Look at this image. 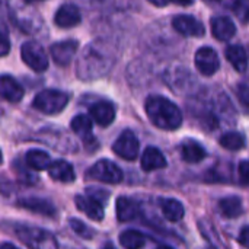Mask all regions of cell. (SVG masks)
Segmentation results:
<instances>
[{
  "label": "cell",
  "mask_w": 249,
  "mask_h": 249,
  "mask_svg": "<svg viewBox=\"0 0 249 249\" xmlns=\"http://www.w3.org/2000/svg\"><path fill=\"white\" fill-rule=\"evenodd\" d=\"M204 1H207V3H214V1H225V0H204Z\"/></svg>",
  "instance_id": "39"
},
{
  "label": "cell",
  "mask_w": 249,
  "mask_h": 249,
  "mask_svg": "<svg viewBox=\"0 0 249 249\" xmlns=\"http://www.w3.org/2000/svg\"><path fill=\"white\" fill-rule=\"evenodd\" d=\"M139 149H140V143L131 130L123 131L112 146L114 153L124 160H134L139 156Z\"/></svg>",
  "instance_id": "7"
},
{
  "label": "cell",
  "mask_w": 249,
  "mask_h": 249,
  "mask_svg": "<svg viewBox=\"0 0 249 249\" xmlns=\"http://www.w3.org/2000/svg\"><path fill=\"white\" fill-rule=\"evenodd\" d=\"M219 210L222 212V214L228 219H236L244 213V207H242V201L238 197H226L223 200H220L219 203Z\"/></svg>",
  "instance_id": "24"
},
{
  "label": "cell",
  "mask_w": 249,
  "mask_h": 249,
  "mask_svg": "<svg viewBox=\"0 0 249 249\" xmlns=\"http://www.w3.org/2000/svg\"><path fill=\"white\" fill-rule=\"evenodd\" d=\"M0 249H19V248H16L15 245H12V244H7V242H6V244H3V245L0 247Z\"/></svg>",
  "instance_id": "37"
},
{
  "label": "cell",
  "mask_w": 249,
  "mask_h": 249,
  "mask_svg": "<svg viewBox=\"0 0 249 249\" xmlns=\"http://www.w3.org/2000/svg\"><path fill=\"white\" fill-rule=\"evenodd\" d=\"M71 130L80 136L82 139H90L92 137V120L86 115H76L71 120Z\"/></svg>",
  "instance_id": "26"
},
{
  "label": "cell",
  "mask_w": 249,
  "mask_h": 249,
  "mask_svg": "<svg viewBox=\"0 0 249 249\" xmlns=\"http://www.w3.org/2000/svg\"><path fill=\"white\" fill-rule=\"evenodd\" d=\"M0 90H1V96L9 102H19L23 98L22 86L7 74H3L0 79Z\"/></svg>",
  "instance_id": "16"
},
{
  "label": "cell",
  "mask_w": 249,
  "mask_h": 249,
  "mask_svg": "<svg viewBox=\"0 0 249 249\" xmlns=\"http://www.w3.org/2000/svg\"><path fill=\"white\" fill-rule=\"evenodd\" d=\"M25 160H26V165L35 171H45L50 168V165L53 163L48 153L44 152V150H29L25 156Z\"/></svg>",
  "instance_id": "23"
},
{
  "label": "cell",
  "mask_w": 249,
  "mask_h": 249,
  "mask_svg": "<svg viewBox=\"0 0 249 249\" xmlns=\"http://www.w3.org/2000/svg\"><path fill=\"white\" fill-rule=\"evenodd\" d=\"M147 1H150L152 4H155V6H158V7H163V6H166L171 0H147Z\"/></svg>",
  "instance_id": "35"
},
{
  "label": "cell",
  "mask_w": 249,
  "mask_h": 249,
  "mask_svg": "<svg viewBox=\"0 0 249 249\" xmlns=\"http://www.w3.org/2000/svg\"><path fill=\"white\" fill-rule=\"evenodd\" d=\"M220 144L228 149V150H232V152H236V150H241L245 147V137L238 133V131H229V133H225L222 137H220Z\"/></svg>",
  "instance_id": "27"
},
{
  "label": "cell",
  "mask_w": 249,
  "mask_h": 249,
  "mask_svg": "<svg viewBox=\"0 0 249 249\" xmlns=\"http://www.w3.org/2000/svg\"><path fill=\"white\" fill-rule=\"evenodd\" d=\"M165 166H166V159H165L163 153L159 149L150 146L143 152V155H142V168L146 172L162 169Z\"/></svg>",
  "instance_id": "17"
},
{
  "label": "cell",
  "mask_w": 249,
  "mask_h": 249,
  "mask_svg": "<svg viewBox=\"0 0 249 249\" xmlns=\"http://www.w3.org/2000/svg\"><path fill=\"white\" fill-rule=\"evenodd\" d=\"M160 209H162L163 216L169 222H179L184 219L185 209H184L182 203L175 200V198H162L160 200Z\"/></svg>",
  "instance_id": "20"
},
{
  "label": "cell",
  "mask_w": 249,
  "mask_h": 249,
  "mask_svg": "<svg viewBox=\"0 0 249 249\" xmlns=\"http://www.w3.org/2000/svg\"><path fill=\"white\" fill-rule=\"evenodd\" d=\"M196 66L198 71L204 76L214 74L220 67V60L217 53L210 47H203L196 53Z\"/></svg>",
  "instance_id": "8"
},
{
  "label": "cell",
  "mask_w": 249,
  "mask_h": 249,
  "mask_svg": "<svg viewBox=\"0 0 249 249\" xmlns=\"http://www.w3.org/2000/svg\"><path fill=\"white\" fill-rule=\"evenodd\" d=\"M48 174L54 181L64 182V184L73 182L76 178L73 166L66 160H54L48 168Z\"/></svg>",
  "instance_id": "15"
},
{
  "label": "cell",
  "mask_w": 249,
  "mask_h": 249,
  "mask_svg": "<svg viewBox=\"0 0 249 249\" xmlns=\"http://www.w3.org/2000/svg\"><path fill=\"white\" fill-rule=\"evenodd\" d=\"M20 207L38 213V214H44V216H54L55 214V209L54 206L47 201V200H41V198H25L19 201Z\"/></svg>",
  "instance_id": "22"
},
{
  "label": "cell",
  "mask_w": 249,
  "mask_h": 249,
  "mask_svg": "<svg viewBox=\"0 0 249 249\" xmlns=\"http://www.w3.org/2000/svg\"><path fill=\"white\" fill-rule=\"evenodd\" d=\"M238 98L244 108H247L249 112V85H241L238 89Z\"/></svg>",
  "instance_id": "31"
},
{
  "label": "cell",
  "mask_w": 249,
  "mask_h": 249,
  "mask_svg": "<svg viewBox=\"0 0 249 249\" xmlns=\"http://www.w3.org/2000/svg\"><path fill=\"white\" fill-rule=\"evenodd\" d=\"M239 178L244 184H249V160H242L239 163Z\"/></svg>",
  "instance_id": "32"
},
{
  "label": "cell",
  "mask_w": 249,
  "mask_h": 249,
  "mask_svg": "<svg viewBox=\"0 0 249 249\" xmlns=\"http://www.w3.org/2000/svg\"><path fill=\"white\" fill-rule=\"evenodd\" d=\"M20 55L23 63L34 71H45L48 69V57L41 44L35 41H28L20 48Z\"/></svg>",
  "instance_id": "5"
},
{
  "label": "cell",
  "mask_w": 249,
  "mask_h": 249,
  "mask_svg": "<svg viewBox=\"0 0 249 249\" xmlns=\"http://www.w3.org/2000/svg\"><path fill=\"white\" fill-rule=\"evenodd\" d=\"M172 26L177 32L185 36H203L206 34L204 25L190 15H179L174 18Z\"/></svg>",
  "instance_id": "9"
},
{
  "label": "cell",
  "mask_w": 249,
  "mask_h": 249,
  "mask_svg": "<svg viewBox=\"0 0 249 249\" xmlns=\"http://www.w3.org/2000/svg\"><path fill=\"white\" fill-rule=\"evenodd\" d=\"M115 213H117V219L120 222H130L137 216L139 207H137L136 201H133L131 198L120 197L115 203Z\"/></svg>",
  "instance_id": "19"
},
{
  "label": "cell",
  "mask_w": 249,
  "mask_h": 249,
  "mask_svg": "<svg viewBox=\"0 0 249 249\" xmlns=\"http://www.w3.org/2000/svg\"><path fill=\"white\" fill-rule=\"evenodd\" d=\"M88 177L105 184H118L123 181V171L114 162L102 159L88 171Z\"/></svg>",
  "instance_id": "6"
},
{
  "label": "cell",
  "mask_w": 249,
  "mask_h": 249,
  "mask_svg": "<svg viewBox=\"0 0 249 249\" xmlns=\"http://www.w3.org/2000/svg\"><path fill=\"white\" fill-rule=\"evenodd\" d=\"M238 241H239V244H241L242 247H245V248L249 249V226L242 228V231H241V233H239Z\"/></svg>",
  "instance_id": "33"
},
{
  "label": "cell",
  "mask_w": 249,
  "mask_h": 249,
  "mask_svg": "<svg viewBox=\"0 0 249 249\" xmlns=\"http://www.w3.org/2000/svg\"><path fill=\"white\" fill-rule=\"evenodd\" d=\"M28 3H34V1H41V0H26Z\"/></svg>",
  "instance_id": "41"
},
{
  "label": "cell",
  "mask_w": 249,
  "mask_h": 249,
  "mask_svg": "<svg viewBox=\"0 0 249 249\" xmlns=\"http://www.w3.org/2000/svg\"><path fill=\"white\" fill-rule=\"evenodd\" d=\"M77 48H79V42L76 39H66V41L53 44L50 53H51V57L55 61V64L67 66L71 61V58L74 57Z\"/></svg>",
  "instance_id": "10"
},
{
  "label": "cell",
  "mask_w": 249,
  "mask_h": 249,
  "mask_svg": "<svg viewBox=\"0 0 249 249\" xmlns=\"http://www.w3.org/2000/svg\"><path fill=\"white\" fill-rule=\"evenodd\" d=\"M90 117L101 127H108L115 118V108L109 102H96L90 107Z\"/></svg>",
  "instance_id": "14"
},
{
  "label": "cell",
  "mask_w": 249,
  "mask_h": 249,
  "mask_svg": "<svg viewBox=\"0 0 249 249\" xmlns=\"http://www.w3.org/2000/svg\"><path fill=\"white\" fill-rule=\"evenodd\" d=\"M69 225H70V228L73 229V232L77 233L79 236H82L83 239H90V238L95 235V232H93L88 225H85L83 222H80V220H77V219H70V220H69Z\"/></svg>",
  "instance_id": "28"
},
{
  "label": "cell",
  "mask_w": 249,
  "mask_h": 249,
  "mask_svg": "<svg viewBox=\"0 0 249 249\" xmlns=\"http://www.w3.org/2000/svg\"><path fill=\"white\" fill-rule=\"evenodd\" d=\"M105 60L107 58L102 53L93 48V45H89V48L83 53L82 58L77 63V76L80 79L99 77L108 69Z\"/></svg>",
  "instance_id": "3"
},
{
  "label": "cell",
  "mask_w": 249,
  "mask_h": 249,
  "mask_svg": "<svg viewBox=\"0 0 249 249\" xmlns=\"http://www.w3.org/2000/svg\"><path fill=\"white\" fill-rule=\"evenodd\" d=\"M212 32L219 41H229L235 36L236 26L228 16H216L212 19Z\"/></svg>",
  "instance_id": "13"
},
{
  "label": "cell",
  "mask_w": 249,
  "mask_h": 249,
  "mask_svg": "<svg viewBox=\"0 0 249 249\" xmlns=\"http://www.w3.org/2000/svg\"><path fill=\"white\" fill-rule=\"evenodd\" d=\"M233 12L238 19L244 23L249 22V0H236L233 4Z\"/></svg>",
  "instance_id": "29"
},
{
  "label": "cell",
  "mask_w": 249,
  "mask_h": 249,
  "mask_svg": "<svg viewBox=\"0 0 249 249\" xmlns=\"http://www.w3.org/2000/svg\"><path fill=\"white\" fill-rule=\"evenodd\" d=\"M146 244V238L139 231H124L120 235V245L124 249H142Z\"/></svg>",
  "instance_id": "25"
},
{
  "label": "cell",
  "mask_w": 249,
  "mask_h": 249,
  "mask_svg": "<svg viewBox=\"0 0 249 249\" xmlns=\"http://www.w3.org/2000/svg\"><path fill=\"white\" fill-rule=\"evenodd\" d=\"M158 249H172V248H171V247H159Z\"/></svg>",
  "instance_id": "40"
},
{
  "label": "cell",
  "mask_w": 249,
  "mask_h": 249,
  "mask_svg": "<svg viewBox=\"0 0 249 249\" xmlns=\"http://www.w3.org/2000/svg\"><path fill=\"white\" fill-rule=\"evenodd\" d=\"M80 20H82L80 10L77 6H74L71 3H66L63 6H60L54 15V22L60 28H73V26L79 25Z\"/></svg>",
  "instance_id": "11"
},
{
  "label": "cell",
  "mask_w": 249,
  "mask_h": 249,
  "mask_svg": "<svg viewBox=\"0 0 249 249\" xmlns=\"http://www.w3.org/2000/svg\"><path fill=\"white\" fill-rule=\"evenodd\" d=\"M226 58L239 73H244L248 67V55L241 45H229L226 48Z\"/></svg>",
  "instance_id": "21"
},
{
  "label": "cell",
  "mask_w": 249,
  "mask_h": 249,
  "mask_svg": "<svg viewBox=\"0 0 249 249\" xmlns=\"http://www.w3.org/2000/svg\"><path fill=\"white\" fill-rule=\"evenodd\" d=\"M74 203H76L77 210L85 213L89 219H92L95 222H101L104 219L102 204L99 201H96L95 198H92L89 196H76Z\"/></svg>",
  "instance_id": "12"
},
{
  "label": "cell",
  "mask_w": 249,
  "mask_h": 249,
  "mask_svg": "<svg viewBox=\"0 0 249 249\" xmlns=\"http://www.w3.org/2000/svg\"><path fill=\"white\" fill-rule=\"evenodd\" d=\"M181 156L188 163H198L207 156V153H206V149L200 143L194 140H187L181 146Z\"/></svg>",
  "instance_id": "18"
},
{
  "label": "cell",
  "mask_w": 249,
  "mask_h": 249,
  "mask_svg": "<svg viewBox=\"0 0 249 249\" xmlns=\"http://www.w3.org/2000/svg\"><path fill=\"white\" fill-rule=\"evenodd\" d=\"M146 114L153 125L160 130H177L182 124L181 109L163 96H150L146 101Z\"/></svg>",
  "instance_id": "1"
},
{
  "label": "cell",
  "mask_w": 249,
  "mask_h": 249,
  "mask_svg": "<svg viewBox=\"0 0 249 249\" xmlns=\"http://www.w3.org/2000/svg\"><path fill=\"white\" fill-rule=\"evenodd\" d=\"M9 53V39H7V35L3 32L1 34V55H6Z\"/></svg>",
  "instance_id": "34"
},
{
  "label": "cell",
  "mask_w": 249,
  "mask_h": 249,
  "mask_svg": "<svg viewBox=\"0 0 249 249\" xmlns=\"http://www.w3.org/2000/svg\"><path fill=\"white\" fill-rule=\"evenodd\" d=\"M171 1H174L179 6H190V4H193L194 0H171Z\"/></svg>",
  "instance_id": "36"
},
{
  "label": "cell",
  "mask_w": 249,
  "mask_h": 249,
  "mask_svg": "<svg viewBox=\"0 0 249 249\" xmlns=\"http://www.w3.org/2000/svg\"><path fill=\"white\" fill-rule=\"evenodd\" d=\"M69 95L66 92L61 90H55V89H47L39 92L35 99H34V107L42 112V114H58L60 111H63L69 102Z\"/></svg>",
  "instance_id": "4"
},
{
  "label": "cell",
  "mask_w": 249,
  "mask_h": 249,
  "mask_svg": "<svg viewBox=\"0 0 249 249\" xmlns=\"http://www.w3.org/2000/svg\"><path fill=\"white\" fill-rule=\"evenodd\" d=\"M16 236L29 249H58L55 238L45 229L34 226H18Z\"/></svg>",
  "instance_id": "2"
},
{
  "label": "cell",
  "mask_w": 249,
  "mask_h": 249,
  "mask_svg": "<svg viewBox=\"0 0 249 249\" xmlns=\"http://www.w3.org/2000/svg\"><path fill=\"white\" fill-rule=\"evenodd\" d=\"M86 196H89V197L95 198V200H96V201H99L101 204H102V203H105V201L108 200V197H109L108 191L101 190V188H92V187L86 188Z\"/></svg>",
  "instance_id": "30"
},
{
  "label": "cell",
  "mask_w": 249,
  "mask_h": 249,
  "mask_svg": "<svg viewBox=\"0 0 249 249\" xmlns=\"http://www.w3.org/2000/svg\"><path fill=\"white\" fill-rule=\"evenodd\" d=\"M102 249H115V248H114V245H112V244H107V245H105Z\"/></svg>",
  "instance_id": "38"
}]
</instances>
